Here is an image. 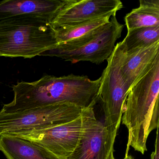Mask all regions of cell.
I'll list each match as a JSON object with an SVG mask.
<instances>
[{"mask_svg": "<svg viewBox=\"0 0 159 159\" xmlns=\"http://www.w3.org/2000/svg\"><path fill=\"white\" fill-rule=\"evenodd\" d=\"M100 80V77L93 80L87 76L71 74L60 77L45 75L36 81L20 82L12 86L13 100L3 105L0 111L14 113L59 103L88 107L98 98Z\"/></svg>", "mask_w": 159, "mask_h": 159, "instance_id": "1", "label": "cell"}, {"mask_svg": "<svg viewBox=\"0 0 159 159\" xmlns=\"http://www.w3.org/2000/svg\"><path fill=\"white\" fill-rule=\"evenodd\" d=\"M159 58L152 68L129 90L122 124L128 130L125 156L130 147L142 154L150 133L159 127Z\"/></svg>", "mask_w": 159, "mask_h": 159, "instance_id": "2", "label": "cell"}, {"mask_svg": "<svg viewBox=\"0 0 159 159\" xmlns=\"http://www.w3.org/2000/svg\"><path fill=\"white\" fill-rule=\"evenodd\" d=\"M52 21L29 15L0 23V56L31 58L55 46Z\"/></svg>", "mask_w": 159, "mask_h": 159, "instance_id": "3", "label": "cell"}, {"mask_svg": "<svg viewBox=\"0 0 159 159\" xmlns=\"http://www.w3.org/2000/svg\"><path fill=\"white\" fill-rule=\"evenodd\" d=\"M124 27L113 16L104 25L79 39L57 43L40 56L56 57L72 64L85 61L99 65L111 55Z\"/></svg>", "mask_w": 159, "mask_h": 159, "instance_id": "4", "label": "cell"}, {"mask_svg": "<svg viewBox=\"0 0 159 159\" xmlns=\"http://www.w3.org/2000/svg\"><path fill=\"white\" fill-rule=\"evenodd\" d=\"M83 108L59 103L11 113L0 111V136L43 130L74 120Z\"/></svg>", "mask_w": 159, "mask_h": 159, "instance_id": "5", "label": "cell"}, {"mask_svg": "<svg viewBox=\"0 0 159 159\" xmlns=\"http://www.w3.org/2000/svg\"><path fill=\"white\" fill-rule=\"evenodd\" d=\"M125 54L122 42L117 43L100 77L98 98L104 113L105 125L115 134L119 130L129 93L120 71Z\"/></svg>", "mask_w": 159, "mask_h": 159, "instance_id": "6", "label": "cell"}, {"mask_svg": "<svg viewBox=\"0 0 159 159\" xmlns=\"http://www.w3.org/2000/svg\"><path fill=\"white\" fill-rule=\"evenodd\" d=\"M96 101L83 109L79 143L67 159H111L113 157L117 134L105 126L103 111L100 115L96 112Z\"/></svg>", "mask_w": 159, "mask_h": 159, "instance_id": "7", "label": "cell"}, {"mask_svg": "<svg viewBox=\"0 0 159 159\" xmlns=\"http://www.w3.org/2000/svg\"><path fill=\"white\" fill-rule=\"evenodd\" d=\"M81 127L80 115L74 120L54 127L9 135L35 142L59 159H67L79 143Z\"/></svg>", "mask_w": 159, "mask_h": 159, "instance_id": "8", "label": "cell"}, {"mask_svg": "<svg viewBox=\"0 0 159 159\" xmlns=\"http://www.w3.org/2000/svg\"><path fill=\"white\" fill-rule=\"evenodd\" d=\"M123 7L120 0H66L51 25L53 28L69 27L108 16H116Z\"/></svg>", "mask_w": 159, "mask_h": 159, "instance_id": "9", "label": "cell"}, {"mask_svg": "<svg viewBox=\"0 0 159 159\" xmlns=\"http://www.w3.org/2000/svg\"><path fill=\"white\" fill-rule=\"evenodd\" d=\"M66 0H5L0 2V23L29 15L52 20Z\"/></svg>", "mask_w": 159, "mask_h": 159, "instance_id": "10", "label": "cell"}, {"mask_svg": "<svg viewBox=\"0 0 159 159\" xmlns=\"http://www.w3.org/2000/svg\"><path fill=\"white\" fill-rule=\"evenodd\" d=\"M159 58V42L130 53L125 52L120 71L129 92L131 87L152 68Z\"/></svg>", "mask_w": 159, "mask_h": 159, "instance_id": "11", "label": "cell"}, {"mask_svg": "<svg viewBox=\"0 0 159 159\" xmlns=\"http://www.w3.org/2000/svg\"><path fill=\"white\" fill-rule=\"evenodd\" d=\"M0 151L7 159H60L39 144L12 135L0 136Z\"/></svg>", "mask_w": 159, "mask_h": 159, "instance_id": "12", "label": "cell"}, {"mask_svg": "<svg viewBox=\"0 0 159 159\" xmlns=\"http://www.w3.org/2000/svg\"><path fill=\"white\" fill-rule=\"evenodd\" d=\"M138 8L124 18L127 32L141 28L159 26V0H140Z\"/></svg>", "mask_w": 159, "mask_h": 159, "instance_id": "13", "label": "cell"}, {"mask_svg": "<svg viewBox=\"0 0 159 159\" xmlns=\"http://www.w3.org/2000/svg\"><path fill=\"white\" fill-rule=\"evenodd\" d=\"M159 42V26L141 28L127 32L122 41L126 53L148 48Z\"/></svg>", "mask_w": 159, "mask_h": 159, "instance_id": "14", "label": "cell"}, {"mask_svg": "<svg viewBox=\"0 0 159 159\" xmlns=\"http://www.w3.org/2000/svg\"><path fill=\"white\" fill-rule=\"evenodd\" d=\"M111 16L66 28H53L57 43L79 39L110 22Z\"/></svg>", "mask_w": 159, "mask_h": 159, "instance_id": "15", "label": "cell"}, {"mask_svg": "<svg viewBox=\"0 0 159 159\" xmlns=\"http://www.w3.org/2000/svg\"><path fill=\"white\" fill-rule=\"evenodd\" d=\"M127 159H134L133 157L131 156H129V155H128L127 156Z\"/></svg>", "mask_w": 159, "mask_h": 159, "instance_id": "16", "label": "cell"}]
</instances>
